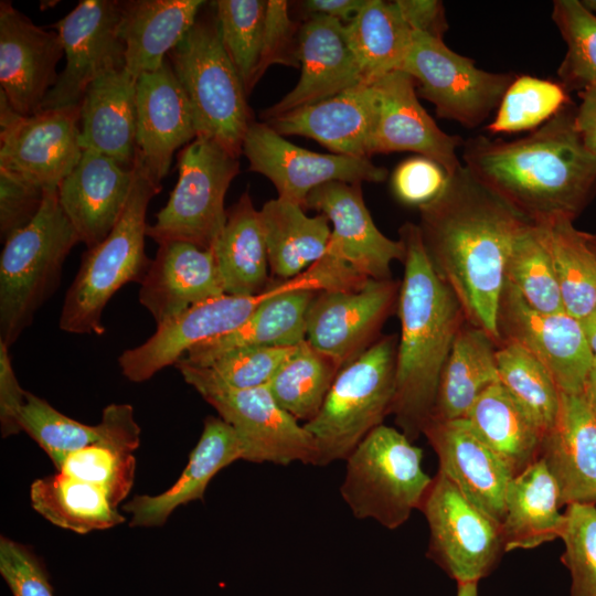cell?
Wrapping results in <instances>:
<instances>
[{
  "mask_svg": "<svg viewBox=\"0 0 596 596\" xmlns=\"http://www.w3.org/2000/svg\"><path fill=\"white\" fill-rule=\"evenodd\" d=\"M419 212L418 227L435 269L457 296L467 321L499 345L505 264L517 237L531 222L464 164Z\"/></svg>",
  "mask_w": 596,
  "mask_h": 596,
  "instance_id": "1",
  "label": "cell"
},
{
  "mask_svg": "<svg viewBox=\"0 0 596 596\" xmlns=\"http://www.w3.org/2000/svg\"><path fill=\"white\" fill-rule=\"evenodd\" d=\"M462 147L467 170L531 223L574 221L596 191V157L570 104L524 138L476 136Z\"/></svg>",
  "mask_w": 596,
  "mask_h": 596,
  "instance_id": "2",
  "label": "cell"
},
{
  "mask_svg": "<svg viewBox=\"0 0 596 596\" xmlns=\"http://www.w3.org/2000/svg\"><path fill=\"white\" fill-rule=\"evenodd\" d=\"M400 240L405 254L396 304L401 338L391 414L413 441L433 416L443 369L467 319L457 296L435 269L418 225H402Z\"/></svg>",
  "mask_w": 596,
  "mask_h": 596,
  "instance_id": "3",
  "label": "cell"
},
{
  "mask_svg": "<svg viewBox=\"0 0 596 596\" xmlns=\"http://www.w3.org/2000/svg\"><path fill=\"white\" fill-rule=\"evenodd\" d=\"M134 172L120 219L99 244L87 248L65 295L58 320L65 332L104 334L102 318L107 302L126 284L141 283L151 264L145 251L146 216L149 202L160 192L161 183L152 180L137 160Z\"/></svg>",
  "mask_w": 596,
  "mask_h": 596,
  "instance_id": "4",
  "label": "cell"
},
{
  "mask_svg": "<svg viewBox=\"0 0 596 596\" xmlns=\"http://www.w3.org/2000/svg\"><path fill=\"white\" fill-rule=\"evenodd\" d=\"M81 243L64 213L57 187L25 227L4 240L0 257V341L12 345L60 285L63 264Z\"/></svg>",
  "mask_w": 596,
  "mask_h": 596,
  "instance_id": "5",
  "label": "cell"
},
{
  "mask_svg": "<svg viewBox=\"0 0 596 596\" xmlns=\"http://www.w3.org/2000/svg\"><path fill=\"white\" fill-rule=\"evenodd\" d=\"M396 350L394 336L382 337L339 371L320 411L304 424L316 445L313 466L345 460L391 414Z\"/></svg>",
  "mask_w": 596,
  "mask_h": 596,
  "instance_id": "6",
  "label": "cell"
},
{
  "mask_svg": "<svg viewBox=\"0 0 596 596\" xmlns=\"http://www.w3.org/2000/svg\"><path fill=\"white\" fill-rule=\"evenodd\" d=\"M168 60L189 98L198 136L216 141L238 158L255 120L243 83L223 46L215 12L199 14Z\"/></svg>",
  "mask_w": 596,
  "mask_h": 596,
  "instance_id": "7",
  "label": "cell"
},
{
  "mask_svg": "<svg viewBox=\"0 0 596 596\" xmlns=\"http://www.w3.org/2000/svg\"><path fill=\"white\" fill-rule=\"evenodd\" d=\"M340 493L356 519L394 530L419 509L432 485L423 451L401 430L374 428L345 459Z\"/></svg>",
  "mask_w": 596,
  "mask_h": 596,
  "instance_id": "8",
  "label": "cell"
},
{
  "mask_svg": "<svg viewBox=\"0 0 596 596\" xmlns=\"http://www.w3.org/2000/svg\"><path fill=\"white\" fill-rule=\"evenodd\" d=\"M179 178L167 204L147 227L156 243L187 242L213 249L227 219L225 195L240 161L216 141L198 136L178 155Z\"/></svg>",
  "mask_w": 596,
  "mask_h": 596,
  "instance_id": "9",
  "label": "cell"
},
{
  "mask_svg": "<svg viewBox=\"0 0 596 596\" xmlns=\"http://www.w3.org/2000/svg\"><path fill=\"white\" fill-rule=\"evenodd\" d=\"M175 368L234 428L243 446V460L313 466L316 445L312 437L299 421L279 406L267 386L234 389L219 381L206 368L181 361Z\"/></svg>",
  "mask_w": 596,
  "mask_h": 596,
  "instance_id": "10",
  "label": "cell"
},
{
  "mask_svg": "<svg viewBox=\"0 0 596 596\" xmlns=\"http://www.w3.org/2000/svg\"><path fill=\"white\" fill-rule=\"evenodd\" d=\"M398 71L416 82L417 95L429 100L438 117L476 128L498 109L514 79L512 73H492L450 50L441 39L414 32Z\"/></svg>",
  "mask_w": 596,
  "mask_h": 596,
  "instance_id": "11",
  "label": "cell"
},
{
  "mask_svg": "<svg viewBox=\"0 0 596 596\" xmlns=\"http://www.w3.org/2000/svg\"><path fill=\"white\" fill-rule=\"evenodd\" d=\"M428 523V556L457 583L479 582L503 551L500 526L443 473L433 478L419 508Z\"/></svg>",
  "mask_w": 596,
  "mask_h": 596,
  "instance_id": "12",
  "label": "cell"
},
{
  "mask_svg": "<svg viewBox=\"0 0 596 596\" xmlns=\"http://www.w3.org/2000/svg\"><path fill=\"white\" fill-rule=\"evenodd\" d=\"M81 104L18 114L0 92V169L41 187H58L78 163Z\"/></svg>",
  "mask_w": 596,
  "mask_h": 596,
  "instance_id": "13",
  "label": "cell"
},
{
  "mask_svg": "<svg viewBox=\"0 0 596 596\" xmlns=\"http://www.w3.org/2000/svg\"><path fill=\"white\" fill-rule=\"evenodd\" d=\"M249 170L265 175L278 198L304 207L308 194L332 181L347 183L382 182L387 170L370 158L318 153L296 146L266 123L253 121L242 146Z\"/></svg>",
  "mask_w": 596,
  "mask_h": 596,
  "instance_id": "14",
  "label": "cell"
},
{
  "mask_svg": "<svg viewBox=\"0 0 596 596\" xmlns=\"http://www.w3.org/2000/svg\"><path fill=\"white\" fill-rule=\"evenodd\" d=\"M120 1L82 0L54 26L66 64L47 93L42 109L81 104L96 78L125 68V45L119 35Z\"/></svg>",
  "mask_w": 596,
  "mask_h": 596,
  "instance_id": "15",
  "label": "cell"
},
{
  "mask_svg": "<svg viewBox=\"0 0 596 596\" xmlns=\"http://www.w3.org/2000/svg\"><path fill=\"white\" fill-rule=\"evenodd\" d=\"M498 328L501 341L520 344L549 370L561 393H584L595 358L578 319L565 311L546 313L531 308L504 281Z\"/></svg>",
  "mask_w": 596,
  "mask_h": 596,
  "instance_id": "16",
  "label": "cell"
},
{
  "mask_svg": "<svg viewBox=\"0 0 596 596\" xmlns=\"http://www.w3.org/2000/svg\"><path fill=\"white\" fill-rule=\"evenodd\" d=\"M400 285L368 279L358 288L318 291L306 315V341L342 369L376 341Z\"/></svg>",
  "mask_w": 596,
  "mask_h": 596,
  "instance_id": "17",
  "label": "cell"
},
{
  "mask_svg": "<svg viewBox=\"0 0 596 596\" xmlns=\"http://www.w3.org/2000/svg\"><path fill=\"white\" fill-rule=\"evenodd\" d=\"M63 54L57 31L36 25L10 1L0 2V92L18 114L41 110Z\"/></svg>",
  "mask_w": 596,
  "mask_h": 596,
  "instance_id": "18",
  "label": "cell"
},
{
  "mask_svg": "<svg viewBox=\"0 0 596 596\" xmlns=\"http://www.w3.org/2000/svg\"><path fill=\"white\" fill-rule=\"evenodd\" d=\"M304 209L316 210L328 217L332 228L327 252L362 277L389 279L392 262H403L402 241L389 238L376 227L359 183L322 184L308 194Z\"/></svg>",
  "mask_w": 596,
  "mask_h": 596,
  "instance_id": "19",
  "label": "cell"
},
{
  "mask_svg": "<svg viewBox=\"0 0 596 596\" xmlns=\"http://www.w3.org/2000/svg\"><path fill=\"white\" fill-rule=\"evenodd\" d=\"M372 84L377 94V114L371 156L412 151L435 161L448 175L462 167L457 156L462 139L443 131L427 114L411 75L394 71Z\"/></svg>",
  "mask_w": 596,
  "mask_h": 596,
  "instance_id": "20",
  "label": "cell"
},
{
  "mask_svg": "<svg viewBox=\"0 0 596 596\" xmlns=\"http://www.w3.org/2000/svg\"><path fill=\"white\" fill-rule=\"evenodd\" d=\"M256 310L252 296L222 295L195 305L157 326L156 332L118 358L123 375L136 383L177 364L194 345L243 324Z\"/></svg>",
  "mask_w": 596,
  "mask_h": 596,
  "instance_id": "21",
  "label": "cell"
},
{
  "mask_svg": "<svg viewBox=\"0 0 596 596\" xmlns=\"http://www.w3.org/2000/svg\"><path fill=\"white\" fill-rule=\"evenodd\" d=\"M435 450L439 471L499 526L513 470L477 435L466 418L432 417L423 429Z\"/></svg>",
  "mask_w": 596,
  "mask_h": 596,
  "instance_id": "22",
  "label": "cell"
},
{
  "mask_svg": "<svg viewBox=\"0 0 596 596\" xmlns=\"http://www.w3.org/2000/svg\"><path fill=\"white\" fill-rule=\"evenodd\" d=\"M136 114L135 160L161 183L174 152L198 136L189 98L168 58L138 77Z\"/></svg>",
  "mask_w": 596,
  "mask_h": 596,
  "instance_id": "23",
  "label": "cell"
},
{
  "mask_svg": "<svg viewBox=\"0 0 596 596\" xmlns=\"http://www.w3.org/2000/svg\"><path fill=\"white\" fill-rule=\"evenodd\" d=\"M299 62V81L262 113L264 121L364 83L347 25L329 17L309 15L301 25Z\"/></svg>",
  "mask_w": 596,
  "mask_h": 596,
  "instance_id": "24",
  "label": "cell"
},
{
  "mask_svg": "<svg viewBox=\"0 0 596 596\" xmlns=\"http://www.w3.org/2000/svg\"><path fill=\"white\" fill-rule=\"evenodd\" d=\"M134 167L83 150L82 157L57 187L60 204L87 248L99 244L115 227L134 183Z\"/></svg>",
  "mask_w": 596,
  "mask_h": 596,
  "instance_id": "25",
  "label": "cell"
},
{
  "mask_svg": "<svg viewBox=\"0 0 596 596\" xmlns=\"http://www.w3.org/2000/svg\"><path fill=\"white\" fill-rule=\"evenodd\" d=\"M377 114L373 84L361 83L266 123L280 136L311 138L336 155L370 158Z\"/></svg>",
  "mask_w": 596,
  "mask_h": 596,
  "instance_id": "26",
  "label": "cell"
},
{
  "mask_svg": "<svg viewBox=\"0 0 596 596\" xmlns=\"http://www.w3.org/2000/svg\"><path fill=\"white\" fill-rule=\"evenodd\" d=\"M140 284L139 301L157 326L226 294L213 249L187 242L160 244Z\"/></svg>",
  "mask_w": 596,
  "mask_h": 596,
  "instance_id": "27",
  "label": "cell"
},
{
  "mask_svg": "<svg viewBox=\"0 0 596 596\" xmlns=\"http://www.w3.org/2000/svg\"><path fill=\"white\" fill-rule=\"evenodd\" d=\"M540 459L554 478L561 504H596V417L584 393H561L558 415L544 435Z\"/></svg>",
  "mask_w": 596,
  "mask_h": 596,
  "instance_id": "28",
  "label": "cell"
},
{
  "mask_svg": "<svg viewBox=\"0 0 596 596\" xmlns=\"http://www.w3.org/2000/svg\"><path fill=\"white\" fill-rule=\"evenodd\" d=\"M244 451L234 428L221 417L207 416L202 434L177 481L166 491L139 494L123 505L130 513V526H161L180 505L202 500L216 473L236 460Z\"/></svg>",
  "mask_w": 596,
  "mask_h": 596,
  "instance_id": "29",
  "label": "cell"
},
{
  "mask_svg": "<svg viewBox=\"0 0 596 596\" xmlns=\"http://www.w3.org/2000/svg\"><path fill=\"white\" fill-rule=\"evenodd\" d=\"M202 0L120 1L125 70L134 78L158 70L196 21Z\"/></svg>",
  "mask_w": 596,
  "mask_h": 596,
  "instance_id": "30",
  "label": "cell"
},
{
  "mask_svg": "<svg viewBox=\"0 0 596 596\" xmlns=\"http://www.w3.org/2000/svg\"><path fill=\"white\" fill-rule=\"evenodd\" d=\"M136 86L127 71L92 82L81 100V146L132 169L136 157Z\"/></svg>",
  "mask_w": 596,
  "mask_h": 596,
  "instance_id": "31",
  "label": "cell"
},
{
  "mask_svg": "<svg viewBox=\"0 0 596 596\" xmlns=\"http://www.w3.org/2000/svg\"><path fill=\"white\" fill-rule=\"evenodd\" d=\"M19 423L21 430L38 443L57 470L70 454L96 443L131 444L140 439V428L129 404L107 405L99 424L91 426L28 392Z\"/></svg>",
  "mask_w": 596,
  "mask_h": 596,
  "instance_id": "32",
  "label": "cell"
},
{
  "mask_svg": "<svg viewBox=\"0 0 596 596\" xmlns=\"http://www.w3.org/2000/svg\"><path fill=\"white\" fill-rule=\"evenodd\" d=\"M317 292L300 289L272 297L243 324L198 343L180 361L194 366H207L238 349L297 345L306 341V315Z\"/></svg>",
  "mask_w": 596,
  "mask_h": 596,
  "instance_id": "33",
  "label": "cell"
},
{
  "mask_svg": "<svg viewBox=\"0 0 596 596\" xmlns=\"http://www.w3.org/2000/svg\"><path fill=\"white\" fill-rule=\"evenodd\" d=\"M561 505L557 485L539 458L508 486L500 525L503 551L534 549L561 538L565 526Z\"/></svg>",
  "mask_w": 596,
  "mask_h": 596,
  "instance_id": "34",
  "label": "cell"
},
{
  "mask_svg": "<svg viewBox=\"0 0 596 596\" xmlns=\"http://www.w3.org/2000/svg\"><path fill=\"white\" fill-rule=\"evenodd\" d=\"M259 216L269 268L281 280L300 275L327 254L331 227L326 215L308 216L301 205L277 198L263 205Z\"/></svg>",
  "mask_w": 596,
  "mask_h": 596,
  "instance_id": "35",
  "label": "cell"
},
{
  "mask_svg": "<svg viewBox=\"0 0 596 596\" xmlns=\"http://www.w3.org/2000/svg\"><path fill=\"white\" fill-rule=\"evenodd\" d=\"M497 347L481 328L462 324L443 369L432 417L464 418L479 396L500 382Z\"/></svg>",
  "mask_w": 596,
  "mask_h": 596,
  "instance_id": "36",
  "label": "cell"
},
{
  "mask_svg": "<svg viewBox=\"0 0 596 596\" xmlns=\"http://www.w3.org/2000/svg\"><path fill=\"white\" fill-rule=\"evenodd\" d=\"M213 252L227 295L252 296L267 287L269 265L259 210L247 191L227 210Z\"/></svg>",
  "mask_w": 596,
  "mask_h": 596,
  "instance_id": "37",
  "label": "cell"
},
{
  "mask_svg": "<svg viewBox=\"0 0 596 596\" xmlns=\"http://www.w3.org/2000/svg\"><path fill=\"white\" fill-rule=\"evenodd\" d=\"M464 418L515 476L540 458L543 433L500 382Z\"/></svg>",
  "mask_w": 596,
  "mask_h": 596,
  "instance_id": "38",
  "label": "cell"
},
{
  "mask_svg": "<svg viewBox=\"0 0 596 596\" xmlns=\"http://www.w3.org/2000/svg\"><path fill=\"white\" fill-rule=\"evenodd\" d=\"M30 499L32 508L49 522L79 534L110 529L126 520L103 489L61 471L34 480Z\"/></svg>",
  "mask_w": 596,
  "mask_h": 596,
  "instance_id": "39",
  "label": "cell"
},
{
  "mask_svg": "<svg viewBox=\"0 0 596 596\" xmlns=\"http://www.w3.org/2000/svg\"><path fill=\"white\" fill-rule=\"evenodd\" d=\"M347 28L364 83L401 68L414 32L395 1L366 0Z\"/></svg>",
  "mask_w": 596,
  "mask_h": 596,
  "instance_id": "40",
  "label": "cell"
},
{
  "mask_svg": "<svg viewBox=\"0 0 596 596\" xmlns=\"http://www.w3.org/2000/svg\"><path fill=\"white\" fill-rule=\"evenodd\" d=\"M544 228L564 311L582 320L596 309V254L589 234L573 220L541 223Z\"/></svg>",
  "mask_w": 596,
  "mask_h": 596,
  "instance_id": "41",
  "label": "cell"
},
{
  "mask_svg": "<svg viewBox=\"0 0 596 596\" xmlns=\"http://www.w3.org/2000/svg\"><path fill=\"white\" fill-rule=\"evenodd\" d=\"M328 355L307 341L299 343L267 387L279 406L297 421H311L320 411L340 371Z\"/></svg>",
  "mask_w": 596,
  "mask_h": 596,
  "instance_id": "42",
  "label": "cell"
},
{
  "mask_svg": "<svg viewBox=\"0 0 596 596\" xmlns=\"http://www.w3.org/2000/svg\"><path fill=\"white\" fill-rule=\"evenodd\" d=\"M500 384L545 435L555 424L561 392L549 370L520 344L502 340L497 347Z\"/></svg>",
  "mask_w": 596,
  "mask_h": 596,
  "instance_id": "43",
  "label": "cell"
},
{
  "mask_svg": "<svg viewBox=\"0 0 596 596\" xmlns=\"http://www.w3.org/2000/svg\"><path fill=\"white\" fill-rule=\"evenodd\" d=\"M504 281L510 284L533 309L564 311L544 228L530 223L517 237L509 254Z\"/></svg>",
  "mask_w": 596,
  "mask_h": 596,
  "instance_id": "44",
  "label": "cell"
},
{
  "mask_svg": "<svg viewBox=\"0 0 596 596\" xmlns=\"http://www.w3.org/2000/svg\"><path fill=\"white\" fill-rule=\"evenodd\" d=\"M213 3L223 46L248 96L258 82L267 1L217 0Z\"/></svg>",
  "mask_w": 596,
  "mask_h": 596,
  "instance_id": "45",
  "label": "cell"
},
{
  "mask_svg": "<svg viewBox=\"0 0 596 596\" xmlns=\"http://www.w3.org/2000/svg\"><path fill=\"white\" fill-rule=\"evenodd\" d=\"M567 93L556 82L530 75L515 76L487 130L491 134L534 130L570 104Z\"/></svg>",
  "mask_w": 596,
  "mask_h": 596,
  "instance_id": "46",
  "label": "cell"
},
{
  "mask_svg": "<svg viewBox=\"0 0 596 596\" xmlns=\"http://www.w3.org/2000/svg\"><path fill=\"white\" fill-rule=\"evenodd\" d=\"M552 19L564 42L566 54L558 67L565 89L596 86V15L578 0H556Z\"/></svg>",
  "mask_w": 596,
  "mask_h": 596,
  "instance_id": "47",
  "label": "cell"
},
{
  "mask_svg": "<svg viewBox=\"0 0 596 596\" xmlns=\"http://www.w3.org/2000/svg\"><path fill=\"white\" fill-rule=\"evenodd\" d=\"M58 471L99 487L117 508L132 488L136 458L128 449L96 443L70 454Z\"/></svg>",
  "mask_w": 596,
  "mask_h": 596,
  "instance_id": "48",
  "label": "cell"
},
{
  "mask_svg": "<svg viewBox=\"0 0 596 596\" xmlns=\"http://www.w3.org/2000/svg\"><path fill=\"white\" fill-rule=\"evenodd\" d=\"M561 539L562 562L572 577L570 596H596V504H568Z\"/></svg>",
  "mask_w": 596,
  "mask_h": 596,
  "instance_id": "49",
  "label": "cell"
},
{
  "mask_svg": "<svg viewBox=\"0 0 596 596\" xmlns=\"http://www.w3.org/2000/svg\"><path fill=\"white\" fill-rule=\"evenodd\" d=\"M297 345L238 349L203 368L219 381L234 389L267 386Z\"/></svg>",
  "mask_w": 596,
  "mask_h": 596,
  "instance_id": "50",
  "label": "cell"
},
{
  "mask_svg": "<svg viewBox=\"0 0 596 596\" xmlns=\"http://www.w3.org/2000/svg\"><path fill=\"white\" fill-rule=\"evenodd\" d=\"M300 28L288 13L285 0H267L264 39L257 70V81L274 64L300 67Z\"/></svg>",
  "mask_w": 596,
  "mask_h": 596,
  "instance_id": "51",
  "label": "cell"
},
{
  "mask_svg": "<svg viewBox=\"0 0 596 596\" xmlns=\"http://www.w3.org/2000/svg\"><path fill=\"white\" fill-rule=\"evenodd\" d=\"M0 574L13 596H54L49 574L30 547L0 539Z\"/></svg>",
  "mask_w": 596,
  "mask_h": 596,
  "instance_id": "52",
  "label": "cell"
},
{
  "mask_svg": "<svg viewBox=\"0 0 596 596\" xmlns=\"http://www.w3.org/2000/svg\"><path fill=\"white\" fill-rule=\"evenodd\" d=\"M448 177L435 161L416 156L396 167L392 175V190L403 204L419 209L439 196Z\"/></svg>",
  "mask_w": 596,
  "mask_h": 596,
  "instance_id": "53",
  "label": "cell"
},
{
  "mask_svg": "<svg viewBox=\"0 0 596 596\" xmlns=\"http://www.w3.org/2000/svg\"><path fill=\"white\" fill-rule=\"evenodd\" d=\"M44 190V187L0 169V234L3 241L36 216Z\"/></svg>",
  "mask_w": 596,
  "mask_h": 596,
  "instance_id": "54",
  "label": "cell"
},
{
  "mask_svg": "<svg viewBox=\"0 0 596 596\" xmlns=\"http://www.w3.org/2000/svg\"><path fill=\"white\" fill-rule=\"evenodd\" d=\"M24 391L15 376L9 347L0 341V423L2 437L21 432L19 418L25 403Z\"/></svg>",
  "mask_w": 596,
  "mask_h": 596,
  "instance_id": "55",
  "label": "cell"
},
{
  "mask_svg": "<svg viewBox=\"0 0 596 596\" xmlns=\"http://www.w3.org/2000/svg\"><path fill=\"white\" fill-rule=\"evenodd\" d=\"M395 2L413 32L443 40L448 30V23L441 1L396 0Z\"/></svg>",
  "mask_w": 596,
  "mask_h": 596,
  "instance_id": "56",
  "label": "cell"
},
{
  "mask_svg": "<svg viewBox=\"0 0 596 596\" xmlns=\"http://www.w3.org/2000/svg\"><path fill=\"white\" fill-rule=\"evenodd\" d=\"M581 103L575 108V125L586 149L596 157V86L578 92Z\"/></svg>",
  "mask_w": 596,
  "mask_h": 596,
  "instance_id": "57",
  "label": "cell"
},
{
  "mask_svg": "<svg viewBox=\"0 0 596 596\" xmlns=\"http://www.w3.org/2000/svg\"><path fill=\"white\" fill-rule=\"evenodd\" d=\"M366 0H308L302 6L310 15H324L349 25L361 12Z\"/></svg>",
  "mask_w": 596,
  "mask_h": 596,
  "instance_id": "58",
  "label": "cell"
},
{
  "mask_svg": "<svg viewBox=\"0 0 596 596\" xmlns=\"http://www.w3.org/2000/svg\"><path fill=\"white\" fill-rule=\"evenodd\" d=\"M579 321L589 349L596 359V309Z\"/></svg>",
  "mask_w": 596,
  "mask_h": 596,
  "instance_id": "59",
  "label": "cell"
},
{
  "mask_svg": "<svg viewBox=\"0 0 596 596\" xmlns=\"http://www.w3.org/2000/svg\"><path fill=\"white\" fill-rule=\"evenodd\" d=\"M584 395L586 401L596 417V359L593 369L585 385Z\"/></svg>",
  "mask_w": 596,
  "mask_h": 596,
  "instance_id": "60",
  "label": "cell"
},
{
  "mask_svg": "<svg viewBox=\"0 0 596 596\" xmlns=\"http://www.w3.org/2000/svg\"><path fill=\"white\" fill-rule=\"evenodd\" d=\"M457 596H478V583H457Z\"/></svg>",
  "mask_w": 596,
  "mask_h": 596,
  "instance_id": "61",
  "label": "cell"
},
{
  "mask_svg": "<svg viewBox=\"0 0 596 596\" xmlns=\"http://www.w3.org/2000/svg\"><path fill=\"white\" fill-rule=\"evenodd\" d=\"M582 3L592 12L596 11V0H584Z\"/></svg>",
  "mask_w": 596,
  "mask_h": 596,
  "instance_id": "62",
  "label": "cell"
},
{
  "mask_svg": "<svg viewBox=\"0 0 596 596\" xmlns=\"http://www.w3.org/2000/svg\"><path fill=\"white\" fill-rule=\"evenodd\" d=\"M589 244L596 254V235L589 234Z\"/></svg>",
  "mask_w": 596,
  "mask_h": 596,
  "instance_id": "63",
  "label": "cell"
}]
</instances>
